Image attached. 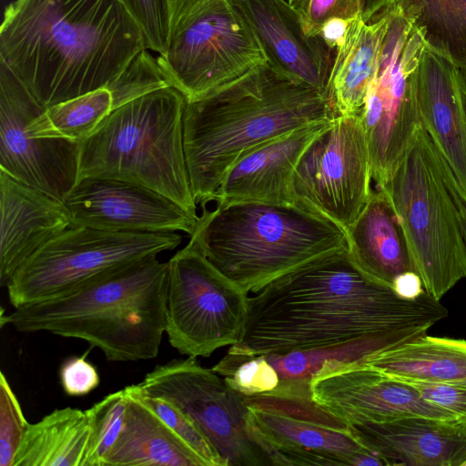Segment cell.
I'll use <instances>...</instances> for the list:
<instances>
[{
    "instance_id": "obj_40",
    "label": "cell",
    "mask_w": 466,
    "mask_h": 466,
    "mask_svg": "<svg viewBox=\"0 0 466 466\" xmlns=\"http://www.w3.org/2000/svg\"><path fill=\"white\" fill-rule=\"evenodd\" d=\"M457 202L459 207V215L462 236L466 246V204L463 201L461 194L458 196Z\"/></svg>"
},
{
    "instance_id": "obj_33",
    "label": "cell",
    "mask_w": 466,
    "mask_h": 466,
    "mask_svg": "<svg viewBox=\"0 0 466 466\" xmlns=\"http://www.w3.org/2000/svg\"><path fill=\"white\" fill-rule=\"evenodd\" d=\"M29 422L5 373L0 374V466H13Z\"/></svg>"
},
{
    "instance_id": "obj_28",
    "label": "cell",
    "mask_w": 466,
    "mask_h": 466,
    "mask_svg": "<svg viewBox=\"0 0 466 466\" xmlns=\"http://www.w3.org/2000/svg\"><path fill=\"white\" fill-rule=\"evenodd\" d=\"M424 46L466 74V0H395Z\"/></svg>"
},
{
    "instance_id": "obj_5",
    "label": "cell",
    "mask_w": 466,
    "mask_h": 466,
    "mask_svg": "<svg viewBox=\"0 0 466 466\" xmlns=\"http://www.w3.org/2000/svg\"><path fill=\"white\" fill-rule=\"evenodd\" d=\"M201 208L190 240L248 294L316 258L349 248L342 227L297 201Z\"/></svg>"
},
{
    "instance_id": "obj_35",
    "label": "cell",
    "mask_w": 466,
    "mask_h": 466,
    "mask_svg": "<svg viewBox=\"0 0 466 466\" xmlns=\"http://www.w3.org/2000/svg\"><path fill=\"white\" fill-rule=\"evenodd\" d=\"M87 352L67 358L59 370L64 391L74 397L84 396L95 390L100 382L96 368L87 360Z\"/></svg>"
},
{
    "instance_id": "obj_1",
    "label": "cell",
    "mask_w": 466,
    "mask_h": 466,
    "mask_svg": "<svg viewBox=\"0 0 466 466\" xmlns=\"http://www.w3.org/2000/svg\"><path fill=\"white\" fill-rule=\"evenodd\" d=\"M252 294L242 337L228 354L285 353L377 336L418 337L448 315L426 291L405 299L372 279L349 248L316 258Z\"/></svg>"
},
{
    "instance_id": "obj_41",
    "label": "cell",
    "mask_w": 466,
    "mask_h": 466,
    "mask_svg": "<svg viewBox=\"0 0 466 466\" xmlns=\"http://www.w3.org/2000/svg\"><path fill=\"white\" fill-rule=\"evenodd\" d=\"M288 2L302 16L308 8L309 0H288Z\"/></svg>"
},
{
    "instance_id": "obj_12",
    "label": "cell",
    "mask_w": 466,
    "mask_h": 466,
    "mask_svg": "<svg viewBox=\"0 0 466 466\" xmlns=\"http://www.w3.org/2000/svg\"><path fill=\"white\" fill-rule=\"evenodd\" d=\"M252 441L268 465H386L311 396H245Z\"/></svg>"
},
{
    "instance_id": "obj_15",
    "label": "cell",
    "mask_w": 466,
    "mask_h": 466,
    "mask_svg": "<svg viewBox=\"0 0 466 466\" xmlns=\"http://www.w3.org/2000/svg\"><path fill=\"white\" fill-rule=\"evenodd\" d=\"M44 109L0 61V170L64 201L78 179L80 143L34 136L29 123Z\"/></svg>"
},
{
    "instance_id": "obj_42",
    "label": "cell",
    "mask_w": 466,
    "mask_h": 466,
    "mask_svg": "<svg viewBox=\"0 0 466 466\" xmlns=\"http://www.w3.org/2000/svg\"><path fill=\"white\" fill-rule=\"evenodd\" d=\"M462 466H466V461L463 463V465H462Z\"/></svg>"
},
{
    "instance_id": "obj_11",
    "label": "cell",
    "mask_w": 466,
    "mask_h": 466,
    "mask_svg": "<svg viewBox=\"0 0 466 466\" xmlns=\"http://www.w3.org/2000/svg\"><path fill=\"white\" fill-rule=\"evenodd\" d=\"M167 326L170 345L181 355L209 357L238 343L248 315V298L189 242L167 261Z\"/></svg>"
},
{
    "instance_id": "obj_2",
    "label": "cell",
    "mask_w": 466,
    "mask_h": 466,
    "mask_svg": "<svg viewBox=\"0 0 466 466\" xmlns=\"http://www.w3.org/2000/svg\"><path fill=\"white\" fill-rule=\"evenodd\" d=\"M146 49L119 0H14L0 26V61L45 108L109 88Z\"/></svg>"
},
{
    "instance_id": "obj_30",
    "label": "cell",
    "mask_w": 466,
    "mask_h": 466,
    "mask_svg": "<svg viewBox=\"0 0 466 466\" xmlns=\"http://www.w3.org/2000/svg\"><path fill=\"white\" fill-rule=\"evenodd\" d=\"M127 405V393L124 388L86 410L91 425L86 466H104L107 453L122 431Z\"/></svg>"
},
{
    "instance_id": "obj_19",
    "label": "cell",
    "mask_w": 466,
    "mask_h": 466,
    "mask_svg": "<svg viewBox=\"0 0 466 466\" xmlns=\"http://www.w3.org/2000/svg\"><path fill=\"white\" fill-rule=\"evenodd\" d=\"M420 122L451 167L466 204L465 73L424 46L417 68Z\"/></svg>"
},
{
    "instance_id": "obj_38",
    "label": "cell",
    "mask_w": 466,
    "mask_h": 466,
    "mask_svg": "<svg viewBox=\"0 0 466 466\" xmlns=\"http://www.w3.org/2000/svg\"><path fill=\"white\" fill-rule=\"evenodd\" d=\"M393 289L405 299H415L425 292L422 281L415 272H408L400 276L394 283Z\"/></svg>"
},
{
    "instance_id": "obj_37",
    "label": "cell",
    "mask_w": 466,
    "mask_h": 466,
    "mask_svg": "<svg viewBox=\"0 0 466 466\" xmlns=\"http://www.w3.org/2000/svg\"><path fill=\"white\" fill-rule=\"evenodd\" d=\"M349 21L342 18H331L328 20L322 26L320 35L326 44L333 50L342 45Z\"/></svg>"
},
{
    "instance_id": "obj_16",
    "label": "cell",
    "mask_w": 466,
    "mask_h": 466,
    "mask_svg": "<svg viewBox=\"0 0 466 466\" xmlns=\"http://www.w3.org/2000/svg\"><path fill=\"white\" fill-rule=\"evenodd\" d=\"M313 401L346 424L420 415L458 420L426 400L410 383L360 360L329 361L311 379Z\"/></svg>"
},
{
    "instance_id": "obj_18",
    "label": "cell",
    "mask_w": 466,
    "mask_h": 466,
    "mask_svg": "<svg viewBox=\"0 0 466 466\" xmlns=\"http://www.w3.org/2000/svg\"><path fill=\"white\" fill-rule=\"evenodd\" d=\"M248 24L278 73L328 94L335 50L322 36L308 35L300 14L288 0H230Z\"/></svg>"
},
{
    "instance_id": "obj_27",
    "label": "cell",
    "mask_w": 466,
    "mask_h": 466,
    "mask_svg": "<svg viewBox=\"0 0 466 466\" xmlns=\"http://www.w3.org/2000/svg\"><path fill=\"white\" fill-rule=\"evenodd\" d=\"M90 437L86 410L56 409L28 424L13 466H86Z\"/></svg>"
},
{
    "instance_id": "obj_21",
    "label": "cell",
    "mask_w": 466,
    "mask_h": 466,
    "mask_svg": "<svg viewBox=\"0 0 466 466\" xmlns=\"http://www.w3.org/2000/svg\"><path fill=\"white\" fill-rule=\"evenodd\" d=\"M333 119L296 128L249 151L228 171L213 201L296 202L293 177L298 163Z\"/></svg>"
},
{
    "instance_id": "obj_34",
    "label": "cell",
    "mask_w": 466,
    "mask_h": 466,
    "mask_svg": "<svg viewBox=\"0 0 466 466\" xmlns=\"http://www.w3.org/2000/svg\"><path fill=\"white\" fill-rule=\"evenodd\" d=\"M360 15V0H309L301 16L305 33L319 35L323 25L331 18L351 20Z\"/></svg>"
},
{
    "instance_id": "obj_26",
    "label": "cell",
    "mask_w": 466,
    "mask_h": 466,
    "mask_svg": "<svg viewBox=\"0 0 466 466\" xmlns=\"http://www.w3.org/2000/svg\"><path fill=\"white\" fill-rule=\"evenodd\" d=\"M360 361L403 381L466 384L465 339L426 333Z\"/></svg>"
},
{
    "instance_id": "obj_3",
    "label": "cell",
    "mask_w": 466,
    "mask_h": 466,
    "mask_svg": "<svg viewBox=\"0 0 466 466\" xmlns=\"http://www.w3.org/2000/svg\"><path fill=\"white\" fill-rule=\"evenodd\" d=\"M337 116L327 93L294 81L267 63L186 101L184 148L196 204L213 201L228 171L252 149Z\"/></svg>"
},
{
    "instance_id": "obj_9",
    "label": "cell",
    "mask_w": 466,
    "mask_h": 466,
    "mask_svg": "<svg viewBox=\"0 0 466 466\" xmlns=\"http://www.w3.org/2000/svg\"><path fill=\"white\" fill-rule=\"evenodd\" d=\"M174 233H134L71 227L54 238L13 274L6 284L15 309L63 295L122 264L173 250Z\"/></svg>"
},
{
    "instance_id": "obj_23",
    "label": "cell",
    "mask_w": 466,
    "mask_h": 466,
    "mask_svg": "<svg viewBox=\"0 0 466 466\" xmlns=\"http://www.w3.org/2000/svg\"><path fill=\"white\" fill-rule=\"evenodd\" d=\"M346 232L351 258L375 281L393 289L400 276L417 273L403 228L385 188L371 190Z\"/></svg>"
},
{
    "instance_id": "obj_6",
    "label": "cell",
    "mask_w": 466,
    "mask_h": 466,
    "mask_svg": "<svg viewBox=\"0 0 466 466\" xmlns=\"http://www.w3.org/2000/svg\"><path fill=\"white\" fill-rule=\"evenodd\" d=\"M186 99L171 86L113 109L80 143L78 179L111 178L150 188L197 214L184 148Z\"/></svg>"
},
{
    "instance_id": "obj_20",
    "label": "cell",
    "mask_w": 466,
    "mask_h": 466,
    "mask_svg": "<svg viewBox=\"0 0 466 466\" xmlns=\"http://www.w3.org/2000/svg\"><path fill=\"white\" fill-rule=\"evenodd\" d=\"M347 425L386 465L462 466L466 461V425L459 420L411 415Z\"/></svg>"
},
{
    "instance_id": "obj_31",
    "label": "cell",
    "mask_w": 466,
    "mask_h": 466,
    "mask_svg": "<svg viewBox=\"0 0 466 466\" xmlns=\"http://www.w3.org/2000/svg\"><path fill=\"white\" fill-rule=\"evenodd\" d=\"M141 396L147 406L201 459L205 466H226L224 461L193 420L176 404L162 397L147 393L142 387Z\"/></svg>"
},
{
    "instance_id": "obj_14",
    "label": "cell",
    "mask_w": 466,
    "mask_h": 466,
    "mask_svg": "<svg viewBox=\"0 0 466 466\" xmlns=\"http://www.w3.org/2000/svg\"><path fill=\"white\" fill-rule=\"evenodd\" d=\"M367 139L359 116H337L307 147L293 177L297 202L345 230L371 193Z\"/></svg>"
},
{
    "instance_id": "obj_13",
    "label": "cell",
    "mask_w": 466,
    "mask_h": 466,
    "mask_svg": "<svg viewBox=\"0 0 466 466\" xmlns=\"http://www.w3.org/2000/svg\"><path fill=\"white\" fill-rule=\"evenodd\" d=\"M143 390L183 410L209 441L226 466H262L268 462L252 441L248 406L212 369L193 357L157 366L140 382Z\"/></svg>"
},
{
    "instance_id": "obj_7",
    "label": "cell",
    "mask_w": 466,
    "mask_h": 466,
    "mask_svg": "<svg viewBox=\"0 0 466 466\" xmlns=\"http://www.w3.org/2000/svg\"><path fill=\"white\" fill-rule=\"evenodd\" d=\"M381 188L391 199L425 291L440 300L466 277V246L457 180L421 123Z\"/></svg>"
},
{
    "instance_id": "obj_17",
    "label": "cell",
    "mask_w": 466,
    "mask_h": 466,
    "mask_svg": "<svg viewBox=\"0 0 466 466\" xmlns=\"http://www.w3.org/2000/svg\"><path fill=\"white\" fill-rule=\"evenodd\" d=\"M64 203L72 227L118 232H184L191 236L198 218L150 188L111 178L77 180Z\"/></svg>"
},
{
    "instance_id": "obj_29",
    "label": "cell",
    "mask_w": 466,
    "mask_h": 466,
    "mask_svg": "<svg viewBox=\"0 0 466 466\" xmlns=\"http://www.w3.org/2000/svg\"><path fill=\"white\" fill-rule=\"evenodd\" d=\"M113 109L111 90L101 88L45 108L29 123V129L35 137L81 143Z\"/></svg>"
},
{
    "instance_id": "obj_36",
    "label": "cell",
    "mask_w": 466,
    "mask_h": 466,
    "mask_svg": "<svg viewBox=\"0 0 466 466\" xmlns=\"http://www.w3.org/2000/svg\"><path fill=\"white\" fill-rule=\"evenodd\" d=\"M408 383L412 385L426 400L449 411L459 421L466 425V384Z\"/></svg>"
},
{
    "instance_id": "obj_8",
    "label": "cell",
    "mask_w": 466,
    "mask_h": 466,
    "mask_svg": "<svg viewBox=\"0 0 466 466\" xmlns=\"http://www.w3.org/2000/svg\"><path fill=\"white\" fill-rule=\"evenodd\" d=\"M157 60L186 101L267 63L248 24L230 0H177L167 46Z\"/></svg>"
},
{
    "instance_id": "obj_39",
    "label": "cell",
    "mask_w": 466,
    "mask_h": 466,
    "mask_svg": "<svg viewBox=\"0 0 466 466\" xmlns=\"http://www.w3.org/2000/svg\"><path fill=\"white\" fill-rule=\"evenodd\" d=\"M395 0H360V16L361 19L369 23L378 14H381L388 10Z\"/></svg>"
},
{
    "instance_id": "obj_22",
    "label": "cell",
    "mask_w": 466,
    "mask_h": 466,
    "mask_svg": "<svg viewBox=\"0 0 466 466\" xmlns=\"http://www.w3.org/2000/svg\"><path fill=\"white\" fill-rule=\"evenodd\" d=\"M0 284L48 241L72 227L64 201L0 170Z\"/></svg>"
},
{
    "instance_id": "obj_24",
    "label": "cell",
    "mask_w": 466,
    "mask_h": 466,
    "mask_svg": "<svg viewBox=\"0 0 466 466\" xmlns=\"http://www.w3.org/2000/svg\"><path fill=\"white\" fill-rule=\"evenodd\" d=\"M126 389L127 405L124 425L104 466H205L143 400L139 383Z\"/></svg>"
},
{
    "instance_id": "obj_32",
    "label": "cell",
    "mask_w": 466,
    "mask_h": 466,
    "mask_svg": "<svg viewBox=\"0 0 466 466\" xmlns=\"http://www.w3.org/2000/svg\"><path fill=\"white\" fill-rule=\"evenodd\" d=\"M141 30L147 50L162 54L167 46L177 0H119Z\"/></svg>"
},
{
    "instance_id": "obj_4",
    "label": "cell",
    "mask_w": 466,
    "mask_h": 466,
    "mask_svg": "<svg viewBox=\"0 0 466 466\" xmlns=\"http://www.w3.org/2000/svg\"><path fill=\"white\" fill-rule=\"evenodd\" d=\"M168 262L149 256L57 297L1 313V327L48 332L98 348L108 361L155 359L167 326Z\"/></svg>"
},
{
    "instance_id": "obj_25",
    "label": "cell",
    "mask_w": 466,
    "mask_h": 466,
    "mask_svg": "<svg viewBox=\"0 0 466 466\" xmlns=\"http://www.w3.org/2000/svg\"><path fill=\"white\" fill-rule=\"evenodd\" d=\"M389 25L388 10L373 22L359 15L349 21L334 55L328 95L338 116H361L370 84L376 76L381 44Z\"/></svg>"
},
{
    "instance_id": "obj_10",
    "label": "cell",
    "mask_w": 466,
    "mask_h": 466,
    "mask_svg": "<svg viewBox=\"0 0 466 466\" xmlns=\"http://www.w3.org/2000/svg\"><path fill=\"white\" fill-rule=\"evenodd\" d=\"M376 76L360 116L377 188L391 179L421 123L417 101V68L424 43L395 6L388 9Z\"/></svg>"
}]
</instances>
